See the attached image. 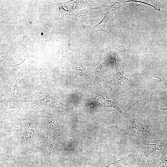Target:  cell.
I'll return each instance as SVG.
<instances>
[{
	"label": "cell",
	"mask_w": 167,
	"mask_h": 167,
	"mask_svg": "<svg viewBox=\"0 0 167 167\" xmlns=\"http://www.w3.org/2000/svg\"><path fill=\"white\" fill-rule=\"evenodd\" d=\"M59 141L58 137H56L52 138L49 142L47 147V151L49 153H51Z\"/></svg>",
	"instance_id": "cell-16"
},
{
	"label": "cell",
	"mask_w": 167,
	"mask_h": 167,
	"mask_svg": "<svg viewBox=\"0 0 167 167\" xmlns=\"http://www.w3.org/2000/svg\"><path fill=\"white\" fill-rule=\"evenodd\" d=\"M17 102L35 104L47 107L58 108L66 111H69L68 106L64 103L52 96L40 84L37 91L31 95L26 97Z\"/></svg>",
	"instance_id": "cell-1"
},
{
	"label": "cell",
	"mask_w": 167,
	"mask_h": 167,
	"mask_svg": "<svg viewBox=\"0 0 167 167\" xmlns=\"http://www.w3.org/2000/svg\"><path fill=\"white\" fill-rule=\"evenodd\" d=\"M115 63L116 78L117 83L122 88H124L130 81L129 78L125 77L121 72L117 63L116 58H113Z\"/></svg>",
	"instance_id": "cell-13"
},
{
	"label": "cell",
	"mask_w": 167,
	"mask_h": 167,
	"mask_svg": "<svg viewBox=\"0 0 167 167\" xmlns=\"http://www.w3.org/2000/svg\"><path fill=\"white\" fill-rule=\"evenodd\" d=\"M106 3H103L99 6L93 7L88 6L81 10L72 12L63 15L61 19H70L83 22L89 18L97 16L107 7L105 6Z\"/></svg>",
	"instance_id": "cell-5"
},
{
	"label": "cell",
	"mask_w": 167,
	"mask_h": 167,
	"mask_svg": "<svg viewBox=\"0 0 167 167\" xmlns=\"http://www.w3.org/2000/svg\"><path fill=\"white\" fill-rule=\"evenodd\" d=\"M21 139L24 142H28L35 137L37 132V122L36 117L30 116L25 122Z\"/></svg>",
	"instance_id": "cell-7"
},
{
	"label": "cell",
	"mask_w": 167,
	"mask_h": 167,
	"mask_svg": "<svg viewBox=\"0 0 167 167\" xmlns=\"http://www.w3.org/2000/svg\"><path fill=\"white\" fill-rule=\"evenodd\" d=\"M156 78H158L160 79L161 81L165 83V84L167 85V84L162 79H161L160 78L158 77L157 76H156L155 77ZM160 110H161V112L164 114H165L166 115H167V108H160Z\"/></svg>",
	"instance_id": "cell-18"
},
{
	"label": "cell",
	"mask_w": 167,
	"mask_h": 167,
	"mask_svg": "<svg viewBox=\"0 0 167 167\" xmlns=\"http://www.w3.org/2000/svg\"><path fill=\"white\" fill-rule=\"evenodd\" d=\"M94 99L100 106L114 108L125 117L129 114L123 111L118 103L113 98L108 96L102 94H96L94 96Z\"/></svg>",
	"instance_id": "cell-8"
},
{
	"label": "cell",
	"mask_w": 167,
	"mask_h": 167,
	"mask_svg": "<svg viewBox=\"0 0 167 167\" xmlns=\"http://www.w3.org/2000/svg\"><path fill=\"white\" fill-rule=\"evenodd\" d=\"M38 67L33 64L30 59L25 58L21 63L18 64L4 65L1 67L0 70L9 72L14 77L15 80L14 94L16 89L18 80L24 75L30 72L37 70Z\"/></svg>",
	"instance_id": "cell-4"
},
{
	"label": "cell",
	"mask_w": 167,
	"mask_h": 167,
	"mask_svg": "<svg viewBox=\"0 0 167 167\" xmlns=\"http://www.w3.org/2000/svg\"><path fill=\"white\" fill-rule=\"evenodd\" d=\"M156 167H167V148L164 150L160 163Z\"/></svg>",
	"instance_id": "cell-17"
},
{
	"label": "cell",
	"mask_w": 167,
	"mask_h": 167,
	"mask_svg": "<svg viewBox=\"0 0 167 167\" xmlns=\"http://www.w3.org/2000/svg\"><path fill=\"white\" fill-rule=\"evenodd\" d=\"M46 128L50 131H54L58 129L60 124L58 120L53 114L47 113L45 118Z\"/></svg>",
	"instance_id": "cell-11"
},
{
	"label": "cell",
	"mask_w": 167,
	"mask_h": 167,
	"mask_svg": "<svg viewBox=\"0 0 167 167\" xmlns=\"http://www.w3.org/2000/svg\"><path fill=\"white\" fill-rule=\"evenodd\" d=\"M67 59L70 62L73 69L81 77L90 83L92 81L88 73L83 66L81 61L77 57L71 54L67 55Z\"/></svg>",
	"instance_id": "cell-9"
},
{
	"label": "cell",
	"mask_w": 167,
	"mask_h": 167,
	"mask_svg": "<svg viewBox=\"0 0 167 167\" xmlns=\"http://www.w3.org/2000/svg\"><path fill=\"white\" fill-rule=\"evenodd\" d=\"M127 160V156H125L116 161L108 164L105 167H122Z\"/></svg>",
	"instance_id": "cell-15"
},
{
	"label": "cell",
	"mask_w": 167,
	"mask_h": 167,
	"mask_svg": "<svg viewBox=\"0 0 167 167\" xmlns=\"http://www.w3.org/2000/svg\"><path fill=\"white\" fill-rule=\"evenodd\" d=\"M130 143L139 152L142 160L141 167H144L146 160L151 153L161 147H167V139L145 140L135 137L130 139Z\"/></svg>",
	"instance_id": "cell-2"
},
{
	"label": "cell",
	"mask_w": 167,
	"mask_h": 167,
	"mask_svg": "<svg viewBox=\"0 0 167 167\" xmlns=\"http://www.w3.org/2000/svg\"><path fill=\"white\" fill-rule=\"evenodd\" d=\"M60 9H64L70 11H75L84 9L88 6L92 5L85 1L73 0L59 3Z\"/></svg>",
	"instance_id": "cell-10"
},
{
	"label": "cell",
	"mask_w": 167,
	"mask_h": 167,
	"mask_svg": "<svg viewBox=\"0 0 167 167\" xmlns=\"http://www.w3.org/2000/svg\"><path fill=\"white\" fill-rule=\"evenodd\" d=\"M129 2H130V1H116L112 6L106 7L104 10L106 13L103 19L99 23L93 27V31L94 32L103 31L112 38L111 35L105 28V24L114 15L118 9L124 6L126 3Z\"/></svg>",
	"instance_id": "cell-6"
},
{
	"label": "cell",
	"mask_w": 167,
	"mask_h": 167,
	"mask_svg": "<svg viewBox=\"0 0 167 167\" xmlns=\"http://www.w3.org/2000/svg\"><path fill=\"white\" fill-rule=\"evenodd\" d=\"M112 56H109L104 62L99 64L97 66L96 73L98 76L104 77L107 74L112 59Z\"/></svg>",
	"instance_id": "cell-12"
},
{
	"label": "cell",
	"mask_w": 167,
	"mask_h": 167,
	"mask_svg": "<svg viewBox=\"0 0 167 167\" xmlns=\"http://www.w3.org/2000/svg\"><path fill=\"white\" fill-rule=\"evenodd\" d=\"M131 47L130 44L126 45L120 44L113 52L112 56L113 58H116L117 55L120 53L124 52H131Z\"/></svg>",
	"instance_id": "cell-14"
},
{
	"label": "cell",
	"mask_w": 167,
	"mask_h": 167,
	"mask_svg": "<svg viewBox=\"0 0 167 167\" xmlns=\"http://www.w3.org/2000/svg\"><path fill=\"white\" fill-rule=\"evenodd\" d=\"M125 118L124 128L128 133L137 135L140 132H145L152 136L155 135L153 130L147 123L145 116L143 114H129Z\"/></svg>",
	"instance_id": "cell-3"
}]
</instances>
